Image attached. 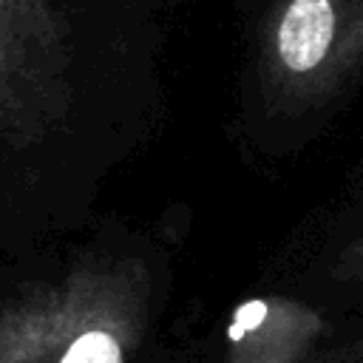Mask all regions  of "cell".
<instances>
[{"instance_id": "1", "label": "cell", "mask_w": 363, "mask_h": 363, "mask_svg": "<svg viewBox=\"0 0 363 363\" xmlns=\"http://www.w3.org/2000/svg\"><path fill=\"white\" fill-rule=\"evenodd\" d=\"M360 68L363 0H278L261 23L258 79L278 108H315Z\"/></svg>"}, {"instance_id": "2", "label": "cell", "mask_w": 363, "mask_h": 363, "mask_svg": "<svg viewBox=\"0 0 363 363\" xmlns=\"http://www.w3.org/2000/svg\"><path fill=\"white\" fill-rule=\"evenodd\" d=\"M68 37L48 0H0V136L26 147L68 111Z\"/></svg>"}, {"instance_id": "3", "label": "cell", "mask_w": 363, "mask_h": 363, "mask_svg": "<svg viewBox=\"0 0 363 363\" xmlns=\"http://www.w3.org/2000/svg\"><path fill=\"white\" fill-rule=\"evenodd\" d=\"M60 363H122V349L113 335L102 329H91V332H82L68 346Z\"/></svg>"}]
</instances>
